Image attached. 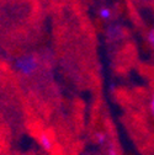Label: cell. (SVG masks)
<instances>
[{
  "mask_svg": "<svg viewBox=\"0 0 154 155\" xmlns=\"http://www.w3.org/2000/svg\"><path fill=\"white\" fill-rule=\"evenodd\" d=\"M38 140H40V144L43 148V150H46V151H52L53 150L54 142H53V138L49 134V132L41 130L40 134H38Z\"/></svg>",
  "mask_w": 154,
  "mask_h": 155,
  "instance_id": "obj_2",
  "label": "cell"
},
{
  "mask_svg": "<svg viewBox=\"0 0 154 155\" xmlns=\"http://www.w3.org/2000/svg\"><path fill=\"white\" fill-rule=\"evenodd\" d=\"M149 108H150V113L153 116V120H154V92L150 97V102H149Z\"/></svg>",
  "mask_w": 154,
  "mask_h": 155,
  "instance_id": "obj_6",
  "label": "cell"
},
{
  "mask_svg": "<svg viewBox=\"0 0 154 155\" xmlns=\"http://www.w3.org/2000/svg\"><path fill=\"white\" fill-rule=\"evenodd\" d=\"M99 16L101 20H110L111 16H112V11L109 8H101L99 10Z\"/></svg>",
  "mask_w": 154,
  "mask_h": 155,
  "instance_id": "obj_3",
  "label": "cell"
},
{
  "mask_svg": "<svg viewBox=\"0 0 154 155\" xmlns=\"http://www.w3.org/2000/svg\"><path fill=\"white\" fill-rule=\"evenodd\" d=\"M147 40H148V43L150 45V47H152L153 51H154V30H152V31L148 32V35H147Z\"/></svg>",
  "mask_w": 154,
  "mask_h": 155,
  "instance_id": "obj_5",
  "label": "cell"
},
{
  "mask_svg": "<svg viewBox=\"0 0 154 155\" xmlns=\"http://www.w3.org/2000/svg\"><path fill=\"white\" fill-rule=\"evenodd\" d=\"M22 155H31V154H22Z\"/></svg>",
  "mask_w": 154,
  "mask_h": 155,
  "instance_id": "obj_8",
  "label": "cell"
},
{
  "mask_svg": "<svg viewBox=\"0 0 154 155\" xmlns=\"http://www.w3.org/2000/svg\"><path fill=\"white\" fill-rule=\"evenodd\" d=\"M15 67L18 73H21L22 75H26V76H30L38 69L40 63H38V59L36 55L24 54L15 61Z\"/></svg>",
  "mask_w": 154,
  "mask_h": 155,
  "instance_id": "obj_1",
  "label": "cell"
},
{
  "mask_svg": "<svg viewBox=\"0 0 154 155\" xmlns=\"http://www.w3.org/2000/svg\"><path fill=\"white\" fill-rule=\"evenodd\" d=\"M95 142L98 143L99 145H104L107 142V135L104 132H99L95 134Z\"/></svg>",
  "mask_w": 154,
  "mask_h": 155,
  "instance_id": "obj_4",
  "label": "cell"
},
{
  "mask_svg": "<svg viewBox=\"0 0 154 155\" xmlns=\"http://www.w3.org/2000/svg\"><path fill=\"white\" fill-rule=\"evenodd\" d=\"M107 155H119V151L117 149H115V147H111L107 151Z\"/></svg>",
  "mask_w": 154,
  "mask_h": 155,
  "instance_id": "obj_7",
  "label": "cell"
}]
</instances>
